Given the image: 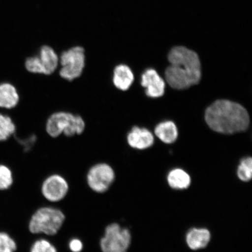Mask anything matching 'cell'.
I'll return each mask as SVG.
<instances>
[{
	"mask_svg": "<svg viewBox=\"0 0 252 252\" xmlns=\"http://www.w3.org/2000/svg\"><path fill=\"white\" fill-rule=\"evenodd\" d=\"M68 247L71 252H81L84 250L83 242L78 238H73L68 242Z\"/></svg>",
	"mask_w": 252,
	"mask_h": 252,
	"instance_id": "603a6c76",
	"label": "cell"
},
{
	"mask_svg": "<svg viewBox=\"0 0 252 252\" xmlns=\"http://www.w3.org/2000/svg\"><path fill=\"white\" fill-rule=\"evenodd\" d=\"M131 243V234L127 228L117 222L109 223L99 240L102 252H127Z\"/></svg>",
	"mask_w": 252,
	"mask_h": 252,
	"instance_id": "5b68a950",
	"label": "cell"
},
{
	"mask_svg": "<svg viewBox=\"0 0 252 252\" xmlns=\"http://www.w3.org/2000/svg\"><path fill=\"white\" fill-rule=\"evenodd\" d=\"M20 94L17 88L9 83L0 84V108L11 109L20 102Z\"/></svg>",
	"mask_w": 252,
	"mask_h": 252,
	"instance_id": "5bb4252c",
	"label": "cell"
},
{
	"mask_svg": "<svg viewBox=\"0 0 252 252\" xmlns=\"http://www.w3.org/2000/svg\"><path fill=\"white\" fill-rule=\"evenodd\" d=\"M113 84L119 90L127 91L134 81V74L128 65L120 64L113 70Z\"/></svg>",
	"mask_w": 252,
	"mask_h": 252,
	"instance_id": "7c38bea8",
	"label": "cell"
},
{
	"mask_svg": "<svg viewBox=\"0 0 252 252\" xmlns=\"http://www.w3.org/2000/svg\"><path fill=\"white\" fill-rule=\"evenodd\" d=\"M37 56L45 71V75L54 73L59 66V56L55 50L49 46H43L41 47Z\"/></svg>",
	"mask_w": 252,
	"mask_h": 252,
	"instance_id": "4fadbf2b",
	"label": "cell"
},
{
	"mask_svg": "<svg viewBox=\"0 0 252 252\" xmlns=\"http://www.w3.org/2000/svg\"><path fill=\"white\" fill-rule=\"evenodd\" d=\"M17 244L14 239L5 232H0V252H15Z\"/></svg>",
	"mask_w": 252,
	"mask_h": 252,
	"instance_id": "44dd1931",
	"label": "cell"
},
{
	"mask_svg": "<svg viewBox=\"0 0 252 252\" xmlns=\"http://www.w3.org/2000/svg\"><path fill=\"white\" fill-rule=\"evenodd\" d=\"M238 177L242 182H248L252 178V159L251 157L242 159L237 170Z\"/></svg>",
	"mask_w": 252,
	"mask_h": 252,
	"instance_id": "ac0fdd59",
	"label": "cell"
},
{
	"mask_svg": "<svg viewBox=\"0 0 252 252\" xmlns=\"http://www.w3.org/2000/svg\"><path fill=\"white\" fill-rule=\"evenodd\" d=\"M37 140V137L35 135H31L30 137L25 138L23 140H20V143L22 146L24 147L25 151H29L33 147L34 144H35Z\"/></svg>",
	"mask_w": 252,
	"mask_h": 252,
	"instance_id": "cb8c5ba5",
	"label": "cell"
},
{
	"mask_svg": "<svg viewBox=\"0 0 252 252\" xmlns=\"http://www.w3.org/2000/svg\"><path fill=\"white\" fill-rule=\"evenodd\" d=\"M14 184L13 173L10 168L0 164V190H8Z\"/></svg>",
	"mask_w": 252,
	"mask_h": 252,
	"instance_id": "d6986e66",
	"label": "cell"
},
{
	"mask_svg": "<svg viewBox=\"0 0 252 252\" xmlns=\"http://www.w3.org/2000/svg\"><path fill=\"white\" fill-rule=\"evenodd\" d=\"M156 135L163 143L171 144L177 139L178 132L174 123L167 121L158 125L155 130Z\"/></svg>",
	"mask_w": 252,
	"mask_h": 252,
	"instance_id": "2e32d148",
	"label": "cell"
},
{
	"mask_svg": "<svg viewBox=\"0 0 252 252\" xmlns=\"http://www.w3.org/2000/svg\"><path fill=\"white\" fill-rule=\"evenodd\" d=\"M70 191L67 179L59 173L47 176L41 185L40 192L45 199L51 203H58L64 200Z\"/></svg>",
	"mask_w": 252,
	"mask_h": 252,
	"instance_id": "ba28073f",
	"label": "cell"
},
{
	"mask_svg": "<svg viewBox=\"0 0 252 252\" xmlns=\"http://www.w3.org/2000/svg\"><path fill=\"white\" fill-rule=\"evenodd\" d=\"M81 46H74L63 52L59 57L61 68L59 73L64 80L72 81L81 76L86 67V53Z\"/></svg>",
	"mask_w": 252,
	"mask_h": 252,
	"instance_id": "8992f818",
	"label": "cell"
},
{
	"mask_svg": "<svg viewBox=\"0 0 252 252\" xmlns=\"http://www.w3.org/2000/svg\"><path fill=\"white\" fill-rule=\"evenodd\" d=\"M30 252H58L56 246L45 238H39L33 242Z\"/></svg>",
	"mask_w": 252,
	"mask_h": 252,
	"instance_id": "ffe728a7",
	"label": "cell"
},
{
	"mask_svg": "<svg viewBox=\"0 0 252 252\" xmlns=\"http://www.w3.org/2000/svg\"><path fill=\"white\" fill-rule=\"evenodd\" d=\"M210 239V232L206 228H192L189 230L186 236L188 247L193 251L206 248Z\"/></svg>",
	"mask_w": 252,
	"mask_h": 252,
	"instance_id": "8fae6325",
	"label": "cell"
},
{
	"mask_svg": "<svg viewBox=\"0 0 252 252\" xmlns=\"http://www.w3.org/2000/svg\"><path fill=\"white\" fill-rule=\"evenodd\" d=\"M154 136L146 128L134 127L127 135L129 146L135 149L145 150L153 146Z\"/></svg>",
	"mask_w": 252,
	"mask_h": 252,
	"instance_id": "30bf717a",
	"label": "cell"
},
{
	"mask_svg": "<svg viewBox=\"0 0 252 252\" xmlns=\"http://www.w3.org/2000/svg\"><path fill=\"white\" fill-rule=\"evenodd\" d=\"M169 187L176 190H184L191 184V178L189 173L184 169L176 168L172 169L167 176Z\"/></svg>",
	"mask_w": 252,
	"mask_h": 252,
	"instance_id": "9a60e30c",
	"label": "cell"
},
{
	"mask_svg": "<svg viewBox=\"0 0 252 252\" xmlns=\"http://www.w3.org/2000/svg\"><path fill=\"white\" fill-rule=\"evenodd\" d=\"M86 128V122L80 115L67 112H57L47 119L46 131L52 138H58L62 134L67 137L80 135Z\"/></svg>",
	"mask_w": 252,
	"mask_h": 252,
	"instance_id": "277c9868",
	"label": "cell"
},
{
	"mask_svg": "<svg viewBox=\"0 0 252 252\" xmlns=\"http://www.w3.org/2000/svg\"><path fill=\"white\" fill-rule=\"evenodd\" d=\"M65 219L64 213L59 208L42 206L32 214L28 229L32 234L54 236L63 228Z\"/></svg>",
	"mask_w": 252,
	"mask_h": 252,
	"instance_id": "3957f363",
	"label": "cell"
},
{
	"mask_svg": "<svg viewBox=\"0 0 252 252\" xmlns=\"http://www.w3.org/2000/svg\"><path fill=\"white\" fill-rule=\"evenodd\" d=\"M25 67L32 74L45 75L38 56L29 57L25 62Z\"/></svg>",
	"mask_w": 252,
	"mask_h": 252,
	"instance_id": "7402d4cb",
	"label": "cell"
},
{
	"mask_svg": "<svg viewBox=\"0 0 252 252\" xmlns=\"http://www.w3.org/2000/svg\"><path fill=\"white\" fill-rule=\"evenodd\" d=\"M116 179V173L111 165L99 162L91 166L86 174V183L91 191L96 194L106 193Z\"/></svg>",
	"mask_w": 252,
	"mask_h": 252,
	"instance_id": "52a82bcc",
	"label": "cell"
},
{
	"mask_svg": "<svg viewBox=\"0 0 252 252\" xmlns=\"http://www.w3.org/2000/svg\"><path fill=\"white\" fill-rule=\"evenodd\" d=\"M141 85L146 88V94L151 97L162 96L165 92V82L154 69L144 72L141 77Z\"/></svg>",
	"mask_w": 252,
	"mask_h": 252,
	"instance_id": "9c48e42d",
	"label": "cell"
},
{
	"mask_svg": "<svg viewBox=\"0 0 252 252\" xmlns=\"http://www.w3.org/2000/svg\"><path fill=\"white\" fill-rule=\"evenodd\" d=\"M170 65L165 71V78L170 86L184 90L199 83L201 64L196 53L185 47H175L168 55Z\"/></svg>",
	"mask_w": 252,
	"mask_h": 252,
	"instance_id": "6da1fadb",
	"label": "cell"
},
{
	"mask_svg": "<svg viewBox=\"0 0 252 252\" xmlns=\"http://www.w3.org/2000/svg\"><path fill=\"white\" fill-rule=\"evenodd\" d=\"M15 131L16 126L12 119L0 113V142L9 139Z\"/></svg>",
	"mask_w": 252,
	"mask_h": 252,
	"instance_id": "e0dca14e",
	"label": "cell"
},
{
	"mask_svg": "<svg viewBox=\"0 0 252 252\" xmlns=\"http://www.w3.org/2000/svg\"><path fill=\"white\" fill-rule=\"evenodd\" d=\"M205 120L213 130L223 134L243 131L250 125L247 110L240 104L228 100H218L209 107Z\"/></svg>",
	"mask_w": 252,
	"mask_h": 252,
	"instance_id": "7a4b0ae2",
	"label": "cell"
}]
</instances>
